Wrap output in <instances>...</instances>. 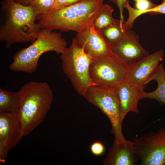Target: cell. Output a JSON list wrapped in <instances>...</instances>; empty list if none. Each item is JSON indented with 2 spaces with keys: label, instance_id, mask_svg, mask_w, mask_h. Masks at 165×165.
<instances>
[{
  "label": "cell",
  "instance_id": "4fadbf2b",
  "mask_svg": "<svg viewBox=\"0 0 165 165\" xmlns=\"http://www.w3.org/2000/svg\"><path fill=\"white\" fill-rule=\"evenodd\" d=\"M140 160L131 141L117 143L114 141L103 161L104 165H135Z\"/></svg>",
  "mask_w": 165,
  "mask_h": 165
},
{
  "label": "cell",
  "instance_id": "d6986e66",
  "mask_svg": "<svg viewBox=\"0 0 165 165\" xmlns=\"http://www.w3.org/2000/svg\"><path fill=\"white\" fill-rule=\"evenodd\" d=\"M55 0H31L29 6L38 15L51 12L55 9Z\"/></svg>",
  "mask_w": 165,
  "mask_h": 165
},
{
  "label": "cell",
  "instance_id": "3957f363",
  "mask_svg": "<svg viewBox=\"0 0 165 165\" xmlns=\"http://www.w3.org/2000/svg\"><path fill=\"white\" fill-rule=\"evenodd\" d=\"M19 92L20 107L18 117L23 137L30 134L44 120L53 96L48 84L44 82H28Z\"/></svg>",
  "mask_w": 165,
  "mask_h": 165
},
{
  "label": "cell",
  "instance_id": "6da1fadb",
  "mask_svg": "<svg viewBox=\"0 0 165 165\" xmlns=\"http://www.w3.org/2000/svg\"><path fill=\"white\" fill-rule=\"evenodd\" d=\"M1 4L0 41L5 42L6 49L16 43L34 42L41 28L32 7L14 0H3Z\"/></svg>",
  "mask_w": 165,
  "mask_h": 165
},
{
  "label": "cell",
  "instance_id": "7a4b0ae2",
  "mask_svg": "<svg viewBox=\"0 0 165 165\" xmlns=\"http://www.w3.org/2000/svg\"><path fill=\"white\" fill-rule=\"evenodd\" d=\"M104 0H84L55 9L49 13L38 15L37 22L41 28L79 33L92 26L103 8Z\"/></svg>",
  "mask_w": 165,
  "mask_h": 165
},
{
  "label": "cell",
  "instance_id": "5b68a950",
  "mask_svg": "<svg viewBox=\"0 0 165 165\" xmlns=\"http://www.w3.org/2000/svg\"><path fill=\"white\" fill-rule=\"evenodd\" d=\"M60 57L64 73L77 92L84 97L88 88L96 85L90 73L93 58L78 45L73 38L71 45L65 48Z\"/></svg>",
  "mask_w": 165,
  "mask_h": 165
},
{
  "label": "cell",
  "instance_id": "ffe728a7",
  "mask_svg": "<svg viewBox=\"0 0 165 165\" xmlns=\"http://www.w3.org/2000/svg\"><path fill=\"white\" fill-rule=\"evenodd\" d=\"M162 2L155 7L144 11H140L137 9L134 11L135 16L138 17L140 15L145 13H148L151 15H155L160 14H165V0H162Z\"/></svg>",
  "mask_w": 165,
  "mask_h": 165
},
{
  "label": "cell",
  "instance_id": "44dd1931",
  "mask_svg": "<svg viewBox=\"0 0 165 165\" xmlns=\"http://www.w3.org/2000/svg\"><path fill=\"white\" fill-rule=\"evenodd\" d=\"M134 2L135 9L140 11L152 9L157 5L149 0H137Z\"/></svg>",
  "mask_w": 165,
  "mask_h": 165
},
{
  "label": "cell",
  "instance_id": "2e32d148",
  "mask_svg": "<svg viewBox=\"0 0 165 165\" xmlns=\"http://www.w3.org/2000/svg\"><path fill=\"white\" fill-rule=\"evenodd\" d=\"M20 107L19 91L11 92L0 88V113L18 116Z\"/></svg>",
  "mask_w": 165,
  "mask_h": 165
},
{
  "label": "cell",
  "instance_id": "cb8c5ba5",
  "mask_svg": "<svg viewBox=\"0 0 165 165\" xmlns=\"http://www.w3.org/2000/svg\"><path fill=\"white\" fill-rule=\"evenodd\" d=\"M83 0H55V9L61 8Z\"/></svg>",
  "mask_w": 165,
  "mask_h": 165
},
{
  "label": "cell",
  "instance_id": "8fae6325",
  "mask_svg": "<svg viewBox=\"0 0 165 165\" xmlns=\"http://www.w3.org/2000/svg\"><path fill=\"white\" fill-rule=\"evenodd\" d=\"M76 43L93 58L108 54L111 47L99 31L92 26L77 33L73 38Z\"/></svg>",
  "mask_w": 165,
  "mask_h": 165
},
{
  "label": "cell",
  "instance_id": "484cf974",
  "mask_svg": "<svg viewBox=\"0 0 165 165\" xmlns=\"http://www.w3.org/2000/svg\"><path fill=\"white\" fill-rule=\"evenodd\" d=\"M16 2L24 6H28L30 4L31 0H14Z\"/></svg>",
  "mask_w": 165,
  "mask_h": 165
},
{
  "label": "cell",
  "instance_id": "9c48e42d",
  "mask_svg": "<svg viewBox=\"0 0 165 165\" xmlns=\"http://www.w3.org/2000/svg\"><path fill=\"white\" fill-rule=\"evenodd\" d=\"M164 51L160 49L128 66L126 80L144 89L163 59Z\"/></svg>",
  "mask_w": 165,
  "mask_h": 165
},
{
  "label": "cell",
  "instance_id": "7402d4cb",
  "mask_svg": "<svg viewBox=\"0 0 165 165\" xmlns=\"http://www.w3.org/2000/svg\"><path fill=\"white\" fill-rule=\"evenodd\" d=\"M90 149L92 153L96 156L103 154L105 151L104 145L100 141H95L92 143L90 145Z\"/></svg>",
  "mask_w": 165,
  "mask_h": 165
},
{
  "label": "cell",
  "instance_id": "30bf717a",
  "mask_svg": "<svg viewBox=\"0 0 165 165\" xmlns=\"http://www.w3.org/2000/svg\"><path fill=\"white\" fill-rule=\"evenodd\" d=\"M111 50L128 66L149 55L141 44L138 36L128 29L123 38Z\"/></svg>",
  "mask_w": 165,
  "mask_h": 165
},
{
  "label": "cell",
  "instance_id": "ba28073f",
  "mask_svg": "<svg viewBox=\"0 0 165 165\" xmlns=\"http://www.w3.org/2000/svg\"><path fill=\"white\" fill-rule=\"evenodd\" d=\"M141 165L165 164V128L136 137L131 141Z\"/></svg>",
  "mask_w": 165,
  "mask_h": 165
},
{
  "label": "cell",
  "instance_id": "5bb4252c",
  "mask_svg": "<svg viewBox=\"0 0 165 165\" xmlns=\"http://www.w3.org/2000/svg\"><path fill=\"white\" fill-rule=\"evenodd\" d=\"M18 116L0 113V141L9 150L23 137Z\"/></svg>",
  "mask_w": 165,
  "mask_h": 165
},
{
  "label": "cell",
  "instance_id": "9a60e30c",
  "mask_svg": "<svg viewBox=\"0 0 165 165\" xmlns=\"http://www.w3.org/2000/svg\"><path fill=\"white\" fill-rule=\"evenodd\" d=\"M152 80H155L157 82V88L151 92L144 91L142 95L143 98L154 99L157 101L161 105H165V69L162 63L159 64L151 76L148 80V83Z\"/></svg>",
  "mask_w": 165,
  "mask_h": 165
},
{
  "label": "cell",
  "instance_id": "8992f818",
  "mask_svg": "<svg viewBox=\"0 0 165 165\" xmlns=\"http://www.w3.org/2000/svg\"><path fill=\"white\" fill-rule=\"evenodd\" d=\"M84 97L107 116L111 132L115 136L114 141L118 143L125 141L122 132L120 102L116 90L94 85L88 88Z\"/></svg>",
  "mask_w": 165,
  "mask_h": 165
},
{
  "label": "cell",
  "instance_id": "277c9868",
  "mask_svg": "<svg viewBox=\"0 0 165 165\" xmlns=\"http://www.w3.org/2000/svg\"><path fill=\"white\" fill-rule=\"evenodd\" d=\"M67 45L61 33L41 28L31 44L15 54L9 68L14 72L32 73L38 68L39 59L43 54L51 51L61 54Z\"/></svg>",
  "mask_w": 165,
  "mask_h": 165
},
{
  "label": "cell",
  "instance_id": "603a6c76",
  "mask_svg": "<svg viewBox=\"0 0 165 165\" xmlns=\"http://www.w3.org/2000/svg\"><path fill=\"white\" fill-rule=\"evenodd\" d=\"M127 0H109L110 2H112L116 5L119 9L120 13V19L121 22L124 21L123 11L125 5ZM134 1L137 0H133Z\"/></svg>",
  "mask_w": 165,
  "mask_h": 165
},
{
  "label": "cell",
  "instance_id": "d4e9b609",
  "mask_svg": "<svg viewBox=\"0 0 165 165\" xmlns=\"http://www.w3.org/2000/svg\"><path fill=\"white\" fill-rule=\"evenodd\" d=\"M9 150L4 143L0 141V162L4 163L7 159Z\"/></svg>",
  "mask_w": 165,
  "mask_h": 165
},
{
  "label": "cell",
  "instance_id": "7c38bea8",
  "mask_svg": "<svg viewBox=\"0 0 165 165\" xmlns=\"http://www.w3.org/2000/svg\"><path fill=\"white\" fill-rule=\"evenodd\" d=\"M144 89L126 80L116 89L119 97L121 106L122 121L129 112L138 113V104L143 99Z\"/></svg>",
  "mask_w": 165,
  "mask_h": 165
},
{
  "label": "cell",
  "instance_id": "ac0fdd59",
  "mask_svg": "<svg viewBox=\"0 0 165 165\" xmlns=\"http://www.w3.org/2000/svg\"><path fill=\"white\" fill-rule=\"evenodd\" d=\"M113 8L107 4H104L100 13L94 19L92 26L96 31H100L108 26L114 23L117 20L112 16Z\"/></svg>",
  "mask_w": 165,
  "mask_h": 165
},
{
  "label": "cell",
  "instance_id": "52a82bcc",
  "mask_svg": "<svg viewBox=\"0 0 165 165\" xmlns=\"http://www.w3.org/2000/svg\"><path fill=\"white\" fill-rule=\"evenodd\" d=\"M128 66L112 51L93 58L90 75L96 85L114 90L126 80Z\"/></svg>",
  "mask_w": 165,
  "mask_h": 165
},
{
  "label": "cell",
  "instance_id": "e0dca14e",
  "mask_svg": "<svg viewBox=\"0 0 165 165\" xmlns=\"http://www.w3.org/2000/svg\"><path fill=\"white\" fill-rule=\"evenodd\" d=\"M128 29L125 26V21L121 22L117 20L99 32L112 48L123 38Z\"/></svg>",
  "mask_w": 165,
  "mask_h": 165
}]
</instances>
